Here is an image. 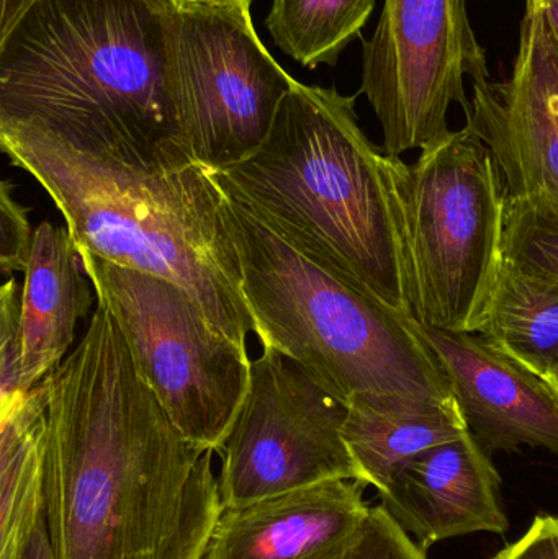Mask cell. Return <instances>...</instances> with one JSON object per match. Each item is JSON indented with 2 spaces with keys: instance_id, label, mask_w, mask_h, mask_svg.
Masks as SVG:
<instances>
[{
  "instance_id": "7c38bea8",
  "label": "cell",
  "mask_w": 558,
  "mask_h": 559,
  "mask_svg": "<svg viewBox=\"0 0 558 559\" xmlns=\"http://www.w3.org/2000/svg\"><path fill=\"white\" fill-rule=\"evenodd\" d=\"M415 325L441 364L468 432L488 453L527 445L558 455V400L543 378L480 334L442 331L416 319Z\"/></svg>"
},
{
  "instance_id": "44dd1931",
  "label": "cell",
  "mask_w": 558,
  "mask_h": 559,
  "mask_svg": "<svg viewBox=\"0 0 558 559\" xmlns=\"http://www.w3.org/2000/svg\"><path fill=\"white\" fill-rule=\"evenodd\" d=\"M341 559H428L423 550L383 509H370L353 547Z\"/></svg>"
},
{
  "instance_id": "7402d4cb",
  "label": "cell",
  "mask_w": 558,
  "mask_h": 559,
  "mask_svg": "<svg viewBox=\"0 0 558 559\" xmlns=\"http://www.w3.org/2000/svg\"><path fill=\"white\" fill-rule=\"evenodd\" d=\"M35 231L28 219V210L13 197V186L3 180L0 186V269L7 278L15 272H25L32 255Z\"/></svg>"
},
{
  "instance_id": "ba28073f",
  "label": "cell",
  "mask_w": 558,
  "mask_h": 559,
  "mask_svg": "<svg viewBox=\"0 0 558 559\" xmlns=\"http://www.w3.org/2000/svg\"><path fill=\"white\" fill-rule=\"evenodd\" d=\"M249 2L166 10V74L180 136L213 173L254 154L297 79L265 48Z\"/></svg>"
},
{
  "instance_id": "9a60e30c",
  "label": "cell",
  "mask_w": 558,
  "mask_h": 559,
  "mask_svg": "<svg viewBox=\"0 0 558 559\" xmlns=\"http://www.w3.org/2000/svg\"><path fill=\"white\" fill-rule=\"evenodd\" d=\"M22 390L41 383L64 361L75 324L92 308L91 278L66 226L43 222L23 272Z\"/></svg>"
},
{
  "instance_id": "484cf974",
  "label": "cell",
  "mask_w": 558,
  "mask_h": 559,
  "mask_svg": "<svg viewBox=\"0 0 558 559\" xmlns=\"http://www.w3.org/2000/svg\"><path fill=\"white\" fill-rule=\"evenodd\" d=\"M534 2L543 9L544 15L549 20L558 41V0H534Z\"/></svg>"
},
{
  "instance_id": "83f0119b",
  "label": "cell",
  "mask_w": 558,
  "mask_h": 559,
  "mask_svg": "<svg viewBox=\"0 0 558 559\" xmlns=\"http://www.w3.org/2000/svg\"><path fill=\"white\" fill-rule=\"evenodd\" d=\"M544 381L549 384L550 390H553V393L556 394L558 400V360L556 361V365L550 368L549 374L544 378Z\"/></svg>"
},
{
  "instance_id": "30bf717a",
  "label": "cell",
  "mask_w": 558,
  "mask_h": 559,
  "mask_svg": "<svg viewBox=\"0 0 558 559\" xmlns=\"http://www.w3.org/2000/svg\"><path fill=\"white\" fill-rule=\"evenodd\" d=\"M467 78L490 81L467 0H383L376 32L364 41L360 92L382 127L387 154L446 136L451 105L471 111Z\"/></svg>"
},
{
  "instance_id": "52a82bcc",
  "label": "cell",
  "mask_w": 558,
  "mask_h": 559,
  "mask_svg": "<svg viewBox=\"0 0 558 559\" xmlns=\"http://www.w3.org/2000/svg\"><path fill=\"white\" fill-rule=\"evenodd\" d=\"M79 252L95 298L117 321L141 380L186 439L219 452L248 394V348L223 335L169 280Z\"/></svg>"
},
{
  "instance_id": "5b68a950",
  "label": "cell",
  "mask_w": 558,
  "mask_h": 559,
  "mask_svg": "<svg viewBox=\"0 0 558 559\" xmlns=\"http://www.w3.org/2000/svg\"><path fill=\"white\" fill-rule=\"evenodd\" d=\"M223 193L262 348L290 358L346 406L359 394L454 396L415 319L318 267Z\"/></svg>"
},
{
  "instance_id": "7a4b0ae2",
  "label": "cell",
  "mask_w": 558,
  "mask_h": 559,
  "mask_svg": "<svg viewBox=\"0 0 558 559\" xmlns=\"http://www.w3.org/2000/svg\"><path fill=\"white\" fill-rule=\"evenodd\" d=\"M0 146L48 193L79 251L169 280L248 348L254 321L225 193L186 147L84 146L16 121H0Z\"/></svg>"
},
{
  "instance_id": "8fae6325",
  "label": "cell",
  "mask_w": 558,
  "mask_h": 559,
  "mask_svg": "<svg viewBox=\"0 0 558 559\" xmlns=\"http://www.w3.org/2000/svg\"><path fill=\"white\" fill-rule=\"evenodd\" d=\"M472 91L467 127L490 147L508 195L558 199V41L534 0H526L510 78Z\"/></svg>"
},
{
  "instance_id": "ac0fdd59",
  "label": "cell",
  "mask_w": 558,
  "mask_h": 559,
  "mask_svg": "<svg viewBox=\"0 0 558 559\" xmlns=\"http://www.w3.org/2000/svg\"><path fill=\"white\" fill-rule=\"evenodd\" d=\"M377 0H272L265 26L275 45L307 69L334 66L359 38Z\"/></svg>"
},
{
  "instance_id": "d4e9b609",
  "label": "cell",
  "mask_w": 558,
  "mask_h": 559,
  "mask_svg": "<svg viewBox=\"0 0 558 559\" xmlns=\"http://www.w3.org/2000/svg\"><path fill=\"white\" fill-rule=\"evenodd\" d=\"M35 0H0V38L13 28Z\"/></svg>"
},
{
  "instance_id": "ffe728a7",
  "label": "cell",
  "mask_w": 558,
  "mask_h": 559,
  "mask_svg": "<svg viewBox=\"0 0 558 559\" xmlns=\"http://www.w3.org/2000/svg\"><path fill=\"white\" fill-rule=\"evenodd\" d=\"M22 289L13 277L0 289V411L22 396Z\"/></svg>"
},
{
  "instance_id": "f546056e",
  "label": "cell",
  "mask_w": 558,
  "mask_h": 559,
  "mask_svg": "<svg viewBox=\"0 0 558 559\" xmlns=\"http://www.w3.org/2000/svg\"><path fill=\"white\" fill-rule=\"evenodd\" d=\"M202 557H203V555H202ZM202 557H200V558H197V559H202Z\"/></svg>"
},
{
  "instance_id": "9c48e42d",
  "label": "cell",
  "mask_w": 558,
  "mask_h": 559,
  "mask_svg": "<svg viewBox=\"0 0 558 559\" xmlns=\"http://www.w3.org/2000/svg\"><path fill=\"white\" fill-rule=\"evenodd\" d=\"M346 416V404L304 368L264 348L252 360L245 404L218 452L223 508L333 479L360 481L344 440Z\"/></svg>"
},
{
  "instance_id": "3957f363",
  "label": "cell",
  "mask_w": 558,
  "mask_h": 559,
  "mask_svg": "<svg viewBox=\"0 0 558 559\" xmlns=\"http://www.w3.org/2000/svg\"><path fill=\"white\" fill-rule=\"evenodd\" d=\"M408 174L364 133L356 95L297 81L264 144L215 177L318 267L416 319Z\"/></svg>"
},
{
  "instance_id": "603a6c76",
  "label": "cell",
  "mask_w": 558,
  "mask_h": 559,
  "mask_svg": "<svg viewBox=\"0 0 558 559\" xmlns=\"http://www.w3.org/2000/svg\"><path fill=\"white\" fill-rule=\"evenodd\" d=\"M0 559H56L46 524L45 498L0 524Z\"/></svg>"
},
{
  "instance_id": "277c9868",
  "label": "cell",
  "mask_w": 558,
  "mask_h": 559,
  "mask_svg": "<svg viewBox=\"0 0 558 559\" xmlns=\"http://www.w3.org/2000/svg\"><path fill=\"white\" fill-rule=\"evenodd\" d=\"M0 121L84 146L186 147L167 87L166 9L35 0L0 38Z\"/></svg>"
},
{
  "instance_id": "cb8c5ba5",
  "label": "cell",
  "mask_w": 558,
  "mask_h": 559,
  "mask_svg": "<svg viewBox=\"0 0 558 559\" xmlns=\"http://www.w3.org/2000/svg\"><path fill=\"white\" fill-rule=\"evenodd\" d=\"M494 559H558V515H539L530 531Z\"/></svg>"
},
{
  "instance_id": "8992f818",
  "label": "cell",
  "mask_w": 558,
  "mask_h": 559,
  "mask_svg": "<svg viewBox=\"0 0 558 559\" xmlns=\"http://www.w3.org/2000/svg\"><path fill=\"white\" fill-rule=\"evenodd\" d=\"M507 205L500 167L467 124L423 147L406 187L416 321L480 332L503 271Z\"/></svg>"
},
{
  "instance_id": "5bb4252c",
  "label": "cell",
  "mask_w": 558,
  "mask_h": 559,
  "mask_svg": "<svg viewBox=\"0 0 558 559\" xmlns=\"http://www.w3.org/2000/svg\"><path fill=\"white\" fill-rule=\"evenodd\" d=\"M364 489L333 479L223 508L202 559H341L372 509Z\"/></svg>"
},
{
  "instance_id": "d6986e66",
  "label": "cell",
  "mask_w": 558,
  "mask_h": 559,
  "mask_svg": "<svg viewBox=\"0 0 558 559\" xmlns=\"http://www.w3.org/2000/svg\"><path fill=\"white\" fill-rule=\"evenodd\" d=\"M504 261L558 286V199L508 195Z\"/></svg>"
},
{
  "instance_id": "6da1fadb",
  "label": "cell",
  "mask_w": 558,
  "mask_h": 559,
  "mask_svg": "<svg viewBox=\"0 0 558 559\" xmlns=\"http://www.w3.org/2000/svg\"><path fill=\"white\" fill-rule=\"evenodd\" d=\"M43 498L56 559H197L222 512L213 453L174 426L98 305L45 378Z\"/></svg>"
},
{
  "instance_id": "e0dca14e",
  "label": "cell",
  "mask_w": 558,
  "mask_h": 559,
  "mask_svg": "<svg viewBox=\"0 0 558 559\" xmlns=\"http://www.w3.org/2000/svg\"><path fill=\"white\" fill-rule=\"evenodd\" d=\"M478 334L544 380L558 360V286L504 261Z\"/></svg>"
},
{
  "instance_id": "f1b7e54d",
  "label": "cell",
  "mask_w": 558,
  "mask_h": 559,
  "mask_svg": "<svg viewBox=\"0 0 558 559\" xmlns=\"http://www.w3.org/2000/svg\"><path fill=\"white\" fill-rule=\"evenodd\" d=\"M203 2H218V3H223V2H249V3H252V2H254V0H203Z\"/></svg>"
},
{
  "instance_id": "4316f807",
  "label": "cell",
  "mask_w": 558,
  "mask_h": 559,
  "mask_svg": "<svg viewBox=\"0 0 558 559\" xmlns=\"http://www.w3.org/2000/svg\"><path fill=\"white\" fill-rule=\"evenodd\" d=\"M157 5L163 7V9H180V7L187 5V3L193 2H203V0H154Z\"/></svg>"
},
{
  "instance_id": "2e32d148",
  "label": "cell",
  "mask_w": 558,
  "mask_h": 559,
  "mask_svg": "<svg viewBox=\"0 0 558 559\" xmlns=\"http://www.w3.org/2000/svg\"><path fill=\"white\" fill-rule=\"evenodd\" d=\"M343 432L360 481L379 492L403 463L468 427L455 396L359 394L347 404Z\"/></svg>"
},
{
  "instance_id": "4fadbf2b",
  "label": "cell",
  "mask_w": 558,
  "mask_h": 559,
  "mask_svg": "<svg viewBox=\"0 0 558 559\" xmlns=\"http://www.w3.org/2000/svg\"><path fill=\"white\" fill-rule=\"evenodd\" d=\"M500 485L490 453L467 432L403 463L379 498L393 521L428 551L462 535L507 534Z\"/></svg>"
}]
</instances>
